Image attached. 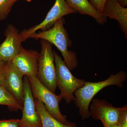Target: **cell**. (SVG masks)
<instances>
[{
  "label": "cell",
  "instance_id": "cell-1",
  "mask_svg": "<svg viewBox=\"0 0 127 127\" xmlns=\"http://www.w3.org/2000/svg\"><path fill=\"white\" fill-rule=\"evenodd\" d=\"M127 78V73L119 71L115 75L112 74L104 81L98 82L86 81L83 87L77 89L74 93V103L79 109V113L82 120L90 118L89 106L95 95L103 89L110 86H116L120 88L124 87Z\"/></svg>",
  "mask_w": 127,
  "mask_h": 127
},
{
  "label": "cell",
  "instance_id": "cell-2",
  "mask_svg": "<svg viewBox=\"0 0 127 127\" xmlns=\"http://www.w3.org/2000/svg\"><path fill=\"white\" fill-rule=\"evenodd\" d=\"M65 23V19L62 17L49 30L36 32L30 38L45 40L56 46L61 53L66 65L72 71L77 67L78 61L76 53L68 50V48L72 46V42L64 27Z\"/></svg>",
  "mask_w": 127,
  "mask_h": 127
},
{
  "label": "cell",
  "instance_id": "cell-3",
  "mask_svg": "<svg viewBox=\"0 0 127 127\" xmlns=\"http://www.w3.org/2000/svg\"><path fill=\"white\" fill-rule=\"evenodd\" d=\"M54 61L57 75V87L60 90V96L66 103L75 100L74 93L84 86L86 81L77 78L72 74L62 57L54 51Z\"/></svg>",
  "mask_w": 127,
  "mask_h": 127
},
{
  "label": "cell",
  "instance_id": "cell-4",
  "mask_svg": "<svg viewBox=\"0 0 127 127\" xmlns=\"http://www.w3.org/2000/svg\"><path fill=\"white\" fill-rule=\"evenodd\" d=\"M33 96L44 104L51 116L65 125L73 122L67 119V116L63 115L59 108V103L62 100L60 95H57L50 91L39 81L36 76L28 77Z\"/></svg>",
  "mask_w": 127,
  "mask_h": 127
},
{
  "label": "cell",
  "instance_id": "cell-5",
  "mask_svg": "<svg viewBox=\"0 0 127 127\" xmlns=\"http://www.w3.org/2000/svg\"><path fill=\"white\" fill-rule=\"evenodd\" d=\"M41 52L39 53L37 77L41 82L53 93L57 87V75L52 45L47 41L41 40Z\"/></svg>",
  "mask_w": 127,
  "mask_h": 127
},
{
  "label": "cell",
  "instance_id": "cell-6",
  "mask_svg": "<svg viewBox=\"0 0 127 127\" xmlns=\"http://www.w3.org/2000/svg\"><path fill=\"white\" fill-rule=\"evenodd\" d=\"M76 13L74 10L67 4L65 0H56L55 4L48 12L43 21L28 30L25 29L20 32V34L22 41H25L38 30L44 31L49 30L58 20L64 16Z\"/></svg>",
  "mask_w": 127,
  "mask_h": 127
},
{
  "label": "cell",
  "instance_id": "cell-7",
  "mask_svg": "<svg viewBox=\"0 0 127 127\" xmlns=\"http://www.w3.org/2000/svg\"><path fill=\"white\" fill-rule=\"evenodd\" d=\"M24 101L22 116L20 121V127H42L40 117L36 108L35 98L30 81L27 76L23 77Z\"/></svg>",
  "mask_w": 127,
  "mask_h": 127
},
{
  "label": "cell",
  "instance_id": "cell-8",
  "mask_svg": "<svg viewBox=\"0 0 127 127\" xmlns=\"http://www.w3.org/2000/svg\"><path fill=\"white\" fill-rule=\"evenodd\" d=\"M91 102L89 112L94 119L100 120L103 125L117 123L120 107H115L105 99L93 98Z\"/></svg>",
  "mask_w": 127,
  "mask_h": 127
},
{
  "label": "cell",
  "instance_id": "cell-9",
  "mask_svg": "<svg viewBox=\"0 0 127 127\" xmlns=\"http://www.w3.org/2000/svg\"><path fill=\"white\" fill-rule=\"evenodd\" d=\"M5 35V39L0 45V60L9 62L20 52L22 41L20 33L13 25L7 26Z\"/></svg>",
  "mask_w": 127,
  "mask_h": 127
},
{
  "label": "cell",
  "instance_id": "cell-10",
  "mask_svg": "<svg viewBox=\"0 0 127 127\" xmlns=\"http://www.w3.org/2000/svg\"><path fill=\"white\" fill-rule=\"evenodd\" d=\"M39 57L38 52L26 50L22 47L20 52L11 62L24 76H36Z\"/></svg>",
  "mask_w": 127,
  "mask_h": 127
},
{
  "label": "cell",
  "instance_id": "cell-11",
  "mask_svg": "<svg viewBox=\"0 0 127 127\" xmlns=\"http://www.w3.org/2000/svg\"><path fill=\"white\" fill-rule=\"evenodd\" d=\"M22 75L13 65L8 62L4 85L22 104L24 101V82Z\"/></svg>",
  "mask_w": 127,
  "mask_h": 127
},
{
  "label": "cell",
  "instance_id": "cell-12",
  "mask_svg": "<svg viewBox=\"0 0 127 127\" xmlns=\"http://www.w3.org/2000/svg\"><path fill=\"white\" fill-rule=\"evenodd\" d=\"M102 14L107 18L118 22L121 30L127 39V8L122 6L117 0H107Z\"/></svg>",
  "mask_w": 127,
  "mask_h": 127
},
{
  "label": "cell",
  "instance_id": "cell-13",
  "mask_svg": "<svg viewBox=\"0 0 127 127\" xmlns=\"http://www.w3.org/2000/svg\"><path fill=\"white\" fill-rule=\"evenodd\" d=\"M67 4L76 13L90 16L100 25L106 22L107 17L94 8L89 0H65Z\"/></svg>",
  "mask_w": 127,
  "mask_h": 127
},
{
  "label": "cell",
  "instance_id": "cell-14",
  "mask_svg": "<svg viewBox=\"0 0 127 127\" xmlns=\"http://www.w3.org/2000/svg\"><path fill=\"white\" fill-rule=\"evenodd\" d=\"M35 103L40 117L42 127H76L75 123L65 125L54 118L48 113L44 104L38 99L35 98Z\"/></svg>",
  "mask_w": 127,
  "mask_h": 127
},
{
  "label": "cell",
  "instance_id": "cell-15",
  "mask_svg": "<svg viewBox=\"0 0 127 127\" xmlns=\"http://www.w3.org/2000/svg\"><path fill=\"white\" fill-rule=\"evenodd\" d=\"M0 105L7 106L11 111H22L23 105L21 103L4 85L0 86Z\"/></svg>",
  "mask_w": 127,
  "mask_h": 127
},
{
  "label": "cell",
  "instance_id": "cell-16",
  "mask_svg": "<svg viewBox=\"0 0 127 127\" xmlns=\"http://www.w3.org/2000/svg\"><path fill=\"white\" fill-rule=\"evenodd\" d=\"M16 0H0V21L7 18Z\"/></svg>",
  "mask_w": 127,
  "mask_h": 127
},
{
  "label": "cell",
  "instance_id": "cell-17",
  "mask_svg": "<svg viewBox=\"0 0 127 127\" xmlns=\"http://www.w3.org/2000/svg\"><path fill=\"white\" fill-rule=\"evenodd\" d=\"M117 123L122 127H127V105L120 107L119 115Z\"/></svg>",
  "mask_w": 127,
  "mask_h": 127
},
{
  "label": "cell",
  "instance_id": "cell-18",
  "mask_svg": "<svg viewBox=\"0 0 127 127\" xmlns=\"http://www.w3.org/2000/svg\"><path fill=\"white\" fill-rule=\"evenodd\" d=\"M8 62L0 60V86L4 83Z\"/></svg>",
  "mask_w": 127,
  "mask_h": 127
},
{
  "label": "cell",
  "instance_id": "cell-19",
  "mask_svg": "<svg viewBox=\"0 0 127 127\" xmlns=\"http://www.w3.org/2000/svg\"><path fill=\"white\" fill-rule=\"evenodd\" d=\"M20 119L0 120V127H20Z\"/></svg>",
  "mask_w": 127,
  "mask_h": 127
},
{
  "label": "cell",
  "instance_id": "cell-20",
  "mask_svg": "<svg viewBox=\"0 0 127 127\" xmlns=\"http://www.w3.org/2000/svg\"><path fill=\"white\" fill-rule=\"evenodd\" d=\"M89 2L98 11L102 13L103 7L107 0H89Z\"/></svg>",
  "mask_w": 127,
  "mask_h": 127
},
{
  "label": "cell",
  "instance_id": "cell-21",
  "mask_svg": "<svg viewBox=\"0 0 127 127\" xmlns=\"http://www.w3.org/2000/svg\"><path fill=\"white\" fill-rule=\"evenodd\" d=\"M119 4L123 7H125L127 6V0H117Z\"/></svg>",
  "mask_w": 127,
  "mask_h": 127
},
{
  "label": "cell",
  "instance_id": "cell-22",
  "mask_svg": "<svg viewBox=\"0 0 127 127\" xmlns=\"http://www.w3.org/2000/svg\"><path fill=\"white\" fill-rule=\"evenodd\" d=\"M103 127H122L119 125L117 123L112 124H104L103 125Z\"/></svg>",
  "mask_w": 127,
  "mask_h": 127
},
{
  "label": "cell",
  "instance_id": "cell-23",
  "mask_svg": "<svg viewBox=\"0 0 127 127\" xmlns=\"http://www.w3.org/2000/svg\"><path fill=\"white\" fill-rule=\"evenodd\" d=\"M16 0L17 1L18 0ZM25 0L27 1L28 2H30V1H31L32 0Z\"/></svg>",
  "mask_w": 127,
  "mask_h": 127
}]
</instances>
